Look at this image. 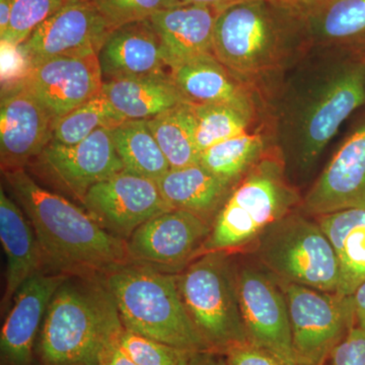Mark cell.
Returning a JSON list of instances; mask_svg holds the SVG:
<instances>
[{
	"label": "cell",
	"mask_w": 365,
	"mask_h": 365,
	"mask_svg": "<svg viewBox=\"0 0 365 365\" xmlns=\"http://www.w3.org/2000/svg\"><path fill=\"white\" fill-rule=\"evenodd\" d=\"M364 106L365 54L312 47L263 103L264 126L290 181L311 175L342 125Z\"/></svg>",
	"instance_id": "cell-1"
},
{
	"label": "cell",
	"mask_w": 365,
	"mask_h": 365,
	"mask_svg": "<svg viewBox=\"0 0 365 365\" xmlns=\"http://www.w3.org/2000/svg\"><path fill=\"white\" fill-rule=\"evenodd\" d=\"M311 48L304 16L271 0L228 7L216 19L213 55L262 103Z\"/></svg>",
	"instance_id": "cell-2"
},
{
	"label": "cell",
	"mask_w": 365,
	"mask_h": 365,
	"mask_svg": "<svg viewBox=\"0 0 365 365\" xmlns=\"http://www.w3.org/2000/svg\"><path fill=\"white\" fill-rule=\"evenodd\" d=\"M2 173L51 272L91 275L129 262L126 242L109 234L86 211L41 187L25 169Z\"/></svg>",
	"instance_id": "cell-3"
},
{
	"label": "cell",
	"mask_w": 365,
	"mask_h": 365,
	"mask_svg": "<svg viewBox=\"0 0 365 365\" xmlns=\"http://www.w3.org/2000/svg\"><path fill=\"white\" fill-rule=\"evenodd\" d=\"M123 329L101 274L69 275L48 306L36 345V364L101 365Z\"/></svg>",
	"instance_id": "cell-4"
},
{
	"label": "cell",
	"mask_w": 365,
	"mask_h": 365,
	"mask_svg": "<svg viewBox=\"0 0 365 365\" xmlns=\"http://www.w3.org/2000/svg\"><path fill=\"white\" fill-rule=\"evenodd\" d=\"M101 275L124 329L180 349L211 351L185 307L176 274L127 262Z\"/></svg>",
	"instance_id": "cell-5"
},
{
	"label": "cell",
	"mask_w": 365,
	"mask_h": 365,
	"mask_svg": "<svg viewBox=\"0 0 365 365\" xmlns=\"http://www.w3.org/2000/svg\"><path fill=\"white\" fill-rule=\"evenodd\" d=\"M302 202L277 151L270 150L237 182L213 220L206 252L248 250L270 225Z\"/></svg>",
	"instance_id": "cell-6"
},
{
	"label": "cell",
	"mask_w": 365,
	"mask_h": 365,
	"mask_svg": "<svg viewBox=\"0 0 365 365\" xmlns=\"http://www.w3.org/2000/svg\"><path fill=\"white\" fill-rule=\"evenodd\" d=\"M185 307L211 351L247 342L230 252H206L176 274Z\"/></svg>",
	"instance_id": "cell-7"
},
{
	"label": "cell",
	"mask_w": 365,
	"mask_h": 365,
	"mask_svg": "<svg viewBox=\"0 0 365 365\" xmlns=\"http://www.w3.org/2000/svg\"><path fill=\"white\" fill-rule=\"evenodd\" d=\"M250 252L281 282L337 294L339 264L332 245L316 218L300 209L270 225Z\"/></svg>",
	"instance_id": "cell-8"
},
{
	"label": "cell",
	"mask_w": 365,
	"mask_h": 365,
	"mask_svg": "<svg viewBox=\"0 0 365 365\" xmlns=\"http://www.w3.org/2000/svg\"><path fill=\"white\" fill-rule=\"evenodd\" d=\"M279 283L287 297L295 364L325 365L334 348L356 325L352 295Z\"/></svg>",
	"instance_id": "cell-9"
},
{
	"label": "cell",
	"mask_w": 365,
	"mask_h": 365,
	"mask_svg": "<svg viewBox=\"0 0 365 365\" xmlns=\"http://www.w3.org/2000/svg\"><path fill=\"white\" fill-rule=\"evenodd\" d=\"M235 277L249 342L287 365L297 364L287 297L279 281L256 260L244 259L235 260Z\"/></svg>",
	"instance_id": "cell-10"
},
{
	"label": "cell",
	"mask_w": 365,
	"mask_h": 365,
	"mask_svg": "<svg viewBox=\"0 0 365 365\" xmlns=\"http://www.w3.org/2000/svg\"><path fill=\"white\" fill-rule=\"evenodd\" d=\"M212 223L179 209L155 216L126 241L129 262L178 274L203 254Z\"/></svg>",
	"instance_id": "cell-11"
},
{
	"label": "cell",
	"mask_w": 365,
	"mask_h": 365,
	"mask_svg": "<svg viewBox=\"0 0 365 365\" xmlns=\"http://www.w3.org/2000/svg\"><path fill=\"white\" fill-rule=\"evenodd\" d=\"M111 31L93 0H69L14 50L26 72L55 57L98 54Z\"/></svg>",
	"instance_id": "cell-12"
},
{
	"label": "cell",
	"mask_w": 365,
	"mask_h": 365,
	"mask_svg": "<svg viewBox=\"0 0 365 365\" xmlns=\"http://www.w3.org/2000/svg\"><path fill=\"white\" fill-rule=\"evenodd\" d=\"M81 204L101 227L125 242L144 222L172 209L157 182L126 170L91 187Z\"/></svg>",
	"instance_id": "cell-13"
},
{
	"label": "cell",
	"mask_w": 365,
	"mask_h": 365,
	"mask_svg": "<svg viewBox=\"0 0 365 365\" xmlns=\"http://www.w3.org/2000/svg\"><path fill=\"white\" fill-rule=\"evenodd\" d=\"M37 162L46 176L81 203L91 187L124 170L109 127L98 128L76 145L52 141Z\"/></svg>",
	"instance_id": "cell-14"
},
{
	"label": "cell",
	"mask_w": 365,
	"mask_h": 365,
	"mask_svg": "<svg viewBox=\"0 0 365 365\" xmlns=\"http://www.w3.org/2000/svg\"><path fill=\"white\" fill-rule=\"evenodd\" d=\"M56 126L23 78L2 91L0 103L1 170L25 169L52 143Z\"/></svg>",
	"instance_id": "cell-15"
},
{
	"label": "cell",
	"mask_w": 365,
	"mask_h": 365,
	"mask_svg": "<svg viewBox=\"0 0 365 365\" xmlns=\"http://www.w3.org/2000/svg\"><path fill=\"white\" fill-rule=\"evenodd\" d=\"M21 78L55 123L102 93L104 85L98 54L45 60L29 68Z\"/></svg>",
	"instance_id": "cell-16"
},
{
	"label": "cell",
	"mask_w": 365,
	"mask_h": 365,
	"mask_svg": "<svg viewBox=\"0 0 365 365\" xmlns=\"http://www.w3.org/2000/svg\"><path fill=\"white\" fill-rule=\"evenodd\" d=\"M365 209V114L302 197L300 210L313 217Z\"/></svg>",
	"instance_id": "cell-17"
},
{
	"label": "cell",
	"mask_w": 365,
	"mask_h": 365,
	"mask_svg": "<svg viewBox=\"0 0 365 365\" xmlns=\"http://www.w3.org/2000/svg\"><path fill=\"white\" fill-rule=\"evenodd\" d=\"M68 276L41 271L16 292L0 334L1 365H36V345L46 312Z\"/></svg>",
	"instance_id": "cell-18"
},
{
	"label": "cell",
	"mask_w": 365,
	"mask_h": 365,
	"mask_svg": "<svg viewBox=\"0 0 365 365\" xmlns=\"http://www.w3.org/2000/svg\"><path fill=\"white\" fill-rule=\"evenodd\" d=\"M103 81L170 73L162 39L150 20L113 29L98 53Z\"/></svg>",
	"instance_id": "cell-19"
},
{
	"label": "cell",
	"mask_w": 365,
	"mask_h": 365,
	"mask_svg": "<svg viewBox=\"0 0 365 365\" xmlns=\"http://www.w3.org/2000/svg\"><path fill=\"white\" fill-rule=\"evenodd\" d=\"M170 76L188 104H222L237 108L259 119L263 103L259 96L208 54L170 67Z\"/></svg>",
	"instance_id": "cell-20"
},
{
	"label": "cell",
	"mask_w": 365,
	"mask_h": 365,
	"mask_svg": "<svg viewBox=\"0 0 365 365\" xmlns=\"http://www.w3.org/2000/svg\"><path fill=\"white\" fill-rule=\"evenodd\" d=\"M0 241L6 258V284L1 300L4 314L21 285L45 267L42 250L30 220L4 187L0 188Z\"/></svg>",
	"instance_id": "cell-21"
},
{
	"label": "cell",
	"mask_w": 365,
	"mask_h": 365,
	"mask_svg": "<svg viewBox=\"0 0 365 365\" xmlns=\"http://www.w3.org/2000/svg\"><path fill=\"white\" fill-rule=\"evenodd\" d=\"M218 14L210 7L184 4L151 16L150 21L162 39L170 71L187 60L213 55Z\"/></svg>",
	"instance_id": "cell-22"
},
{
	"label": "cell",
	"mask_w": 365,
	"mask_h": 365,
	"mask_svg": "<svg viewBox=\"0 0 365 365\" xmlns=\"http://www.w3.org/2000/svg\"><path fill=\"white\" fill-rule=\"evenodd\" d=\"M157 182L170 208L194 213L210 223L237 185L215 176L200 163L170 169Z\"/></svg>",
	"instance_id": "cell-23"
},
{
	"label": "cell",
	"mask_w": 365,
	"mask_h": 365,
	"mask_svg": "<svg viewBox=\"0 0 365 365\" xmlns=\"http://www.w3.org/2000/svg\"><path fill=\"white\" fill-rule=\"evenodd\" d=\"M102 93L124 120H150L188 104L170 73L106 81Z\"/></svg>",
	"instance_id": "cell-24"
},
{
	"label": "cell",
	"mask_w": 365,
	"mask_h": 365,
	"mask_svg": "<svg viewBox=\"0 0 365 365\" xmlns=\"http://www.w3.org/2000/svg\"><path fill=\"white\" fill-rule=\"evenodd\" d=\"M304 16L312 47L365 54V0H326Z\"/></svg>",
	"instance_id": "cell-25"
},
{
	"label": "cell",
	"mask_w": 365,
	"mask_h": 365,
	"mask_svg": "<svg viewBox=\"0 0 365 365\" xmlns=\"http://www.w3.org/2000/svg\"><path fill=\"white\" fill-rule=\"evenodd\" d=\"M314 218L337 257V294L350 297L365 281V209H344Z\"/></svg>",
	"instance_id": "cell-26"
},
{
	"label": "cell",
	"mask_w": 365,
	"mask_h": 365,
	"mask_svg": "<svg viewBox=\"0 0 365 365\" xmlns=\"http://www.w3.org/2000/svg\"><path fill=\"white\" fill-rule=\"evenodd\" d=\"M271 148L263 124L256 130L245 132L203 150L199 163L220 179L237 184Z\"/></svg>",
	"instance_id": "cell-27"
},
{
	"label": "cell",
	"mask_w": 365,
	"mask_h": 365,
	"mask_svg": "<svg viewBox=\"0 0 365 365\" xmlns=\"http://www.w3.org/2000/svg\"><path fill=\"white\" fill-rule=\"evenodd\" d=\"M112 134L126 172L158 182L170 170L146 120H125Z\"/></svg>",
	"instance_id": "cell-28"
},
{
	"label": "cell",
	"mask_w": 365,
	"mask_h": 365,
	"mask_svg": "<svg viewBox=\"0 0 365 365\" xmlns=\"http://www.w3.org/2000/svg\"><path fill=\"white\" fill-rule=\"evenodd\" d=\"M146 121L170 169L199 163L200 153L196 146L189 104H182Z\"/></svg>",
	"instance_id": "cell-29"
},
{
	"label": "cell",
	"mask_w": 365,
	"mask_h": 365,
	"mask_svg": "<svg viewBox=\"0 0 365 365\" xmlns=\"http://www.w3.org/2000/svg\"><path fill=\"white\" fill-rule=\"evenodd\" d=\"M199 153L216 143L251 130L256 118L237 108L222 104H189Z\"/></svg>",
	"instance_id": "cell-30"
},
{
	"label": "cell",
	"mask_w": 365,
	"mask_h": 365,
	"mask_svg": "<svg viewBox=\"0 0 365 365\" xmlns=\"http://www.w3.org/2000/svg\"><path fill=\"white\" fill-rule=\"evenodd\" d=\"M123 121L111 103L100 93L62 117L55 126L52 141L62 145H76L98 128H114Z\"/></svg>",
	"instance_id": "cell-31"
},
{
	"label": "cell",
	"mask_w": 365,
	"mask_h": 365,
	"mask_svg": "<svg viewBox=\"0 0 365 365\" xmlns=\"http://www.w3.org/2000/svg\"><path fill=\"white\" fill-rule=\"evenodd\" d=\"M69 0H11L9 28L0 36L2 49H16Z\"/></svg>",
	"instance_id": "cell-32"
},
{
	"label": "cell",
	"mask_w": 365,
	"mask_h": 365,
	"mask_svg": "<svg viewBox=\"0 0 365 365\" xmlns=\"http://www.w3.org/2000/svg\"><path fill=\"white\" fill-rule=\"evenodd\" d=\"M118 345L138 365H192L195 351L180 349L123 329Z\"/></svg>",
	"instance_id": "cell-33"
},
{
	"label": "cell",
	"mask_w": 365,
	"mask_h": 365,
	"mask_svg": "<svg viewBox=\"0 0 365 365\" xmlns=\"http://www.w3.org/2000/svg\"><path fill=\"white\" fill-rule=\"evenodd\" d=\"M111 30L150 20L153 14L184 4L182 0H93Z\"/></svg>",
	"instance_id": "cell-34"
},
{
	"label": "cell",
	"mask_w": 365,
	"mask_h": 365,
	"mask_svg": "<svg viewBox=\"0 0 365 365\" xmlns=\"http://www.w3.org/2000/svg\"><path fill=\"white\" fill-rule=\"evenodd\" d=\"M327 365H365V331L354 326L334 348ZM325 364V365H326Z\"/></svg>",
	"instance_id": "cell-35"
},
{
	"label": "cell",
	"mask_w": 365,
	"mask_h": 365,
	"mask_svg": "<svg viewBox=\"0 0 365 365\" xmlns=\"http://www.w3.org/2000/svg\"><path fill=\"white\" fill-rule=\"evenodd\" d=\"M223 355L227 365H287L249 341L232 346Z\"/></svg>",
	"instance_id": "cell-36"
},
{
	"label": "cell",
	"mask_w": 365,
	"mask_h": 365,
	"mask_svg": "<svg viewBox=\"0 0 365 365\" xmlns=\"http://www.w3.org/2000/svg\"><path fill=\"white\" fill-rule=\"evenodd\" d=\"M101 365H138L128 356L118 345L114 343L105 353Z\"/></svg>",
	"instance_id": "cell-37"
},
{
	"label": "cell",
	"mask_w": 365,
	"mask_h": 365,
	"mask_svg": "<svg viewBox=\"0 0 365 365\" xmlns=\"http://www.w3.org/2000/svg\"><path fill=\"white\" fill-rule=\"evenodd\" d=\"M271 1L275 2L279 6L287 7V9H292V11L304 16L316 7L323 4L326 0H271Z\"/></svg>",
	"instance_id": "cell-38"
},
{
	"label": "cell",
	"mask_w": 365,
	"mask_h": 365,
	"mask_svg": "<svg viewBox=\"0 0 365 365\" xmlns=\"http://www.w3.org/2000/svg\"><path fill=\"white\" fill-rule=\"evenodd\" d=\"M354 304L355 324L365 331V281L352 294Z\"/></svg>",
	"instance_id": "cell-39"
},
{
	"label": "cell",
	"mask_w": 365,
	"mask_h": 365,
	"mask_svg": "<svg viewBox=\"0 0 365 365\" xmlns=\"http://www.w3.org/2000/svg\"><path fill=\"white\" fill-rule=\"evenodd\" d=\"M186 4H196L210 7L215 9L218 13H222L228 7L237 6V4H245V2L255 1V0H182Z\"/></svg>",
	"instance_id": "cell-40"
},
{
	"label": "cell",
	"mask_w": 365,
	"mask_h": 365,
	"mask_svg": "<svg viewBox=\"0 0 365 365\" xmlns=\"http://www.w3.org/2000/svg\"><path fill=\"white\" fill-rule=\"evenodd\" d=\"M192 365H227L225 355L213 351L195 352Z\"/></svg>",
	"instance_id": "cell-41"
},
{
	"label": "cell",
	"mask_w": 365,
	"mask_h": 365,
	"mask_svg": "<svg viewBox=\"0 0 365 365\" xmlns=\"http://www.w3.org/2000/svg\"><path fill=\"white\" fill-rule=\"evenodd\" d=\"M11 14V0H0V36L9 28Z\"/></svg>",
	"instance_id": "cell-42"
},
{
	"label": "cell",
	"mask_w": 365,
	"mask_h": 365,
	"mask_svg": "<svg viewBox=\"0 0 365 365\" xmlns=\"http://www.w3.org/2000/svg\"><path fill=\"white\" fill-rule=\"evenodd\" d=\"M295 365H299V364H295Z\"/></svg>",
	"instance_id": "cell-43"
}]
</instances>
